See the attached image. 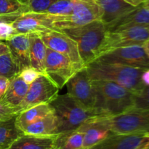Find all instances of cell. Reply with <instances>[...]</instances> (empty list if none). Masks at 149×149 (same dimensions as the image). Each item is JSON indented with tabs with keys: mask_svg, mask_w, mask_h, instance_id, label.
Returning <instances> with one entry per match:
<instances>
[{
	"mask_svg": "<svg viewBox=\"0 0 149 149\" xmlns=\"http://www.w3.org/2000/svg\"><path fill=\"white\" fill-rule=\"evenodd\" d=\"M142 46H143V47L144 50H145L147 56H148L149 58V39L148 41H146V42L145 43L142 45Z\"/></svg>",
	"mask_w": 149,
	"mask_h": 149,
	"instance_id": "obj_38",
	"label": "cell"
},
{
	"mask_svg": "<svg viewBox=\"0 0 149 149\" xmlns=\"http://www.w3.org/2000/svg\"><path fill=\"white\" fill-rule=\"evenodd\" d=\"M149 143V132L113 133L90 149H140Z\"/></svg>",
	"mask_w": 149,
	"mask_h": 149,
	"instance_id": "obj_14",
	"label": "cell"
},
{
	"mask_svg": "<svg viewBox=\"0 0 149 149\" xmlns=\"http://www.w3.org/2000/svg\"><path fill=\"white\" fill-rule=\"evenodd\" d=\"M134 108L149 109V86H145L141 91L135 94Z\"/></svg>",
	"mask_w": 149,
	"mask_h": 149,
	"instance_id": "obj_30",
	"label": "cell"
},
{
	"mask_svg": "<svg viewBox=\"0 0 149 149\" xmlns=\"http://www.w3.org/2000/svg\"><path fill=\"white\" fill-rule=\"evenodd\" d=\"M61 31L77 42L80 56L86 67L98 57L108 28L102 21L96 20L84 26L63 29Z\"/></svg>",
	"mask_w": 149,
	"mask_h": 149,
	"instance_id": "obj_3",
	"label": "cell"
},
{
	"mask_svg": "<svg viewBox=\"0 0 149 149\" xmlns=\"http://www.w3.org/2000/svg\"><path fill=\"white\" fill-rule=\"evenodd\" d=\"M142 4L143 7H145L146 8L149 10V0H143Z\"/></svg>",
	"mask_w": 149,
	"mask_h": 149,
	"instance_id": "obj_39",
	"label": "cell"
},
{
	"mask_svg": "<svg viewBox=\"0 0 149 149\" xmlns=\"http://www.w3.org/2000/svg\"><path fill=\"white\" fill-rule=\"evenodd\" d=\"M73 10L72 0H56L45 13L58 16H68Z\"/></svg>",
	"mask_w": 149,
	"mask_h": 149,
	"instance_id": "obj_27",
	"label": "cell"
},
{
	"mask_svg": "<svg viewBox=\"0 0 149 149\" xmlns=\"http://www.w3.org/2000/svg\"><path fill=\"white\" fill-rule=\"evenodd\" d=\"M24 7V13H45L56 0H19Z\"/></svg>",
	"mask_w": 149,
	"mask_h": 149,
	"instance_id": "obj_28",
	"label": "cell"
},
{
	"mask_svg": "<svg viewBox=\"0 0 149 149\" xmlns=\"http://www.w3.org/2000/svg\"><path fill=\"white\" fill-rule=\"evenodd\" d=\"M77 130L84 133L83 147L89 148L113 134L100 120L99 116H94L87 120Z\"/></svg>",
	"mask_w": 149,
	"mask_h": 149,
	"instance_id": "obj_16",
	"label": "cell"
},
{
	"mask_svg": "<svg viewBox=\"0 0 149 149\" xmlns=\"http://www.w3.org/2000/svg\"><path fill=\"white\" fill-rule=\"evenodd\" d=\"M10 79L4 77H0V102L7 92L8 86L10 84Z\"/></svg>",
	"mask_w": 149,
	"mask_h": 149,
	"instance_id": "obj_34",
	"label": "cell"
},
{
	"mask_svg": "<svg viewBox=\"0 0 149 149\" xmlns=\"http://www.w3.org/2000/svg\"><path fill=\"white\" fill-rule=\"evenodd\" d=\"M123 1L132 7H138L142 4L143 0H123Z\"/></svg>",
	"mask_w": 149,
	"mask_h": 149,
	"instance_id": "obj_37",
	"label": "cell"
},
{
	"mask_svg": "<svg viewBox=\"0 0 149 149\" xmlns=\"http://www.w3.org/2000/svg\"><path fill=\"white\" fill-rule=\"evenodd\" d=\"M99 118L113 133L149 132V109L132 108L119 114L100 115Z\"/></svg>",
	"mask_w": 149,
	"mask_h": 149,
	"instance_id": "obj_5",
	"label": "cell"
},
{
	"mask_svg": "<svg viewBox=\"0 0 149 149\" xmlns=\"http://www.w3.org/2000/svg\"><path fill=\"white\" fill-rule=\"evenodd\" d=\"M19 110L15 108L9 107L0 102V119H7L18 114Z\"/></svg>",
	"mask_w": 149,
	"mask_h": 149,
	"instance_id": "obj_33",
	"label": "cell"
},
{
	"mask_svg": "<svg viewBox=\"0 0 149 149\" xmlns=\"http://www.w3.org/2000/svg\"><path fill=\"white\" fill-rule=\"evenodd\" d=\"M0 149H2V148H0Z\"/></svg>",
	"mask_w": 149,
	"mask_h": 149,
	"instance_id": "obj_42",
	"label": "cell"
},
{
	"mask_svg": "<svg viewBox=\"0 0 149 149\" xmlns=\"http://www.w3.org/2000/svg\"><path fill=\"white\" fill-rule=\"evenodd\" d=\"M56 135L38 136L22 134L7 149H55Z\"/></svg>",
	"mask_w": 149,
	"mask_h": 149,
	"instance_id": "obj_19",
	"label": "cell"
},
{
	"mask_svg": "<svg viewBox=\"0 0 149 149\" xmlns=\"http://www.w3.org/2000/svg\"><path fill=\"white\" fill-rule=\"evenodd\" d=\"M52 111L49 103H41L20 111L15 117V124L23 132L31 124L42 119Z\"/></svg>",
	"mask_w": 149,
	"mask_h": 149,
	"instance_id": "obj_22",
	"label": "cell"
},
{
	"mask_svg": "<svg viewBox=\"0 0 149 149\" xmlns=\"http://www.w3.org/2000/svg\"><path fill=\"white\" fill-rule=\"evenodd\" d=\"M17 34L11 24L0 22V41H6L12 36Z\"/></svg>",
	"mask_w": 149,
	"mask_h": 149,
	"instance_id": "obj_32",
	"label": "cell"
},
{
	"mask_svg": "<svg viewBox=\"0 0 149 149\" xmlns=\"http://www.w3.org/2000/svg\"><path fill=\"white\" fill-rule=\"evenodd\" d=\"M92 80H105L119 84L134 94L145 87L141 80L144 70L117 63L94 61L86 66Z\"/></svg>",
	"mask_w": 149,
	"mask_h": 149,
	"instance_id": "obj_2",
	"label": "cell"
},
{
	"mask_svg": "<svg viewBox=\"0 0 149 149\" xmlns=\"http://www.w3.org/2000/svg\"><path fill=\"white\" fill-rule=\"evenodd\" d=\"M29 87V84H26L17 74L10 79L8 88L1 103L19 110V107L26 97Z\"/></svg>",
	"mask_w": 149,
	"mask_h": 149,
	"instance_id": "obj_18",
	"label": "cell"
},
{
	"mask_svg": "<svg viewBox=\"0 0 149 149\" xmlns=\"http://www.w3.org/2000/svg\"><path fill=\"white\" fill-rule=\"evenodd\" d=\"M49 104L56 116L58 134L75 130L91 118L100 116L95 111L85 109L68 93L58 95Z\"/></svg>",
	"mask_w": 149,
	"mask_h": 149,
	"instance_id": "obj_4",
	"label": "cell"
},
{
	"mask_svg": "<svg viewBox=\"0 0 149 149\" xmlns=\"http://www.w3.org/2000/svg\"><path fill=\"white\" fill-rule=\"evenodd\" d=\"M65 85L68 90L67 93L81 106L88 110L95 111V90L85 68L80 70L73 76Z\"/></svg>",
	"mask_w": 149,
	"mask_h": 149,
	"instance_id": "obj_10",
	"label": "cell"
},
{
	"mask_svg": "<svg viewBox=\"0 0 149 149\" xmlns=\"http://www.w3.org/2000/svg\"><path fill=\"white\" fill-rule=\"evenodd\" d=\"M20 71L10 52L0 55V77L11 79Z\"/></svg>",
	"mask_w": 149,
	"mask_h": 149,
	"instance_id": "obj_26",
	"label": "cell"
},
{
	"mask_svg": "<svg viewBox=\"0 0 149 149\" xmlns=\"http://www.w3.org/2000/svg\"><path fill=\"white\" fill-rule=\"evenodd\" d=\"M96 94L95 111L100 115L114 116L134 108L135 94L116 83L92 80Z\"/></svg>",
	"mask_w": 149,
	"mask_h": 149,
	"instance_id": "obj_1",
	"label": "cell"
},
{
	"mask_svg": "<svg viewBox=\"0 0 149 149\" xmlns=\"http://www.w3.org/2000/svg\"><path fill=\"white\" fill-rule=\"evenodd\" d=\"M16 33H41L55 30L53 15L47 13H24L11 23Z\"/></svg>",
	"mask_w": 149,
	"mask_h": 149,
	"instance_id": "obj_13",
	"label": "cell"
},
{
	"mask_svg": "<svg viewBox=\"0 0 149 149\" xmlns=\"http://www.w3.org/2000/svg\"><path fill=\"white\" fill-rule=\"evenodd\" d=\"M10 53L17 64L19 71L31 66L29 33H17L5 41ZM20 73V72H19Z\"/></svg>",
	"mask_w": 149,
	"mask_h": 149,
	"instance_id": "obj_15",
	"label": "cell"
},
{
	"mask_svg": "<svg viewBox=\"0 0 149 149\" xmlns=\"http://www.w3.org/2000/svg\"><path fill=\"white\" fill-rule=\"evenodd\" d=\"M8 52H10V50H9L7 44L5 42H2V41H0V55L8 53Z\"/></svg>",
	"mask_w": 149,
	"mask_h": 149,
	"instance_id": "obj_36",
	"label": "cell"
},
{
	"mask_svg": "<svg viewBox=\"0 0 149 149\" xmlns=\"http://www.w3.org/2000/svg\"><path fill=\"white\" fill-rule=\"evenodd\" d=\"M73 10L68 16L55 15V31L88 24L102 18V10L93 0H72Z\"/></svg>",
	"mask_w": 149,
	"mask_h": 149,
	"instance_id": "obj_7",
	"label": "cell"
},
{
	"mask_svg": "<svg viewBox=\"0 0 149 149\" xmlns=\"http://www.w3.org/2000/svg\"><path fill=\"white\" fill-rule=\"evenodd\" d=\"M25 135L49 136L58 134V123L53 110L42 119L31 124L23 131Z\"/></svg>",
	"mask_w": 149,
	"mask_h": 149,
	"instance_id": "obj_23",
	"label": "cell"
},
{
	"mask_svg": "<svg viewBox=\"0 0 149 149\" xmlns=\"http://www.w3.org/2000/svg\"><path fill=\"white\" fill-rule=\"evenodd\" d=\"M40 74V73L38 72L36 69L32 68L31 66H29L21 70L18 74V75L26 84L30 85L31 83H33L39 77Z\"/></svg>",
	"mask_w": 149,
	"mask_h": 149,
	"instance_id": "obj_31",
	"label": "cell"
},
{
	"mask_svg": "<svg viewBox=\"0 0 149 149\" xmlns=\"http://www.w3.org/2000/svg\"><path fill=\"white\" fill-rule=\"evenodd\" d=\"M0 120H1V119H0Z\"/></svg>",
	"mask_w": 149,
	"mask_h": 149,
	"instance_id": "obj_43",
	"label": "cell"
},
{
	"mask_svg": "<svg viewBox=\"0 0 149 149\" xmlns=\"http://www.w3.org/2000/svg\"><path fill=\"white\" fill-rule=\"evenodd\" d=\"M47 47L62 54L81 68H86L80 56L77 43L61 31L49 30L39 33Z\"/></svg>",
	"mask_w": 149,
	"mask_h": 149,
	"instance_id": "obj_12",
	"label": "cell"
},
{
	"mask_svg": "<svg viewBox=\"0 0 149 149\" xmlns=\"http://www.w3.org/2000/svg\"><path fill=\"white\" fill-rule=\"evenodd\" d=\"M24 13V7L19 0H0V15Z\"/></svg>",
	"mask_w": 149,
	"mask_h": 149,
	"instance_id": "obj_29",
	"label": "cell"
},
{
	"mask_svg": "<svg viewBox=\"0 0 149 149\" xmlns=\"http://www.w3.org/2000/svg\"><path fill=\"white\" fill-rule=\"evenodd\" d=\"M148 39L149 24L130 25L111 31H108L100 47L98 57L105 52L118 47L132 45L142 46Z\"/></svg>",
	"mask_w": 149,
	"mask_h": 149,
	"instance_id": "obj_6",
	"label": "cell"
},
{
	"mask_svg": "<svg viewBox=\"0 0 149 149\" xmlns=\"http://www.w3.org/2000/svg\"><path fill=\"white\" fill-rule=\"evenodd\" d=\"M141 80L145 86H149V68L145 69L141 75Z\"/></svg>",
	"mask_w": 149,
	"mask_h": 149,
	"instance_id": "obj_35",
	"label": "cell"
},
{
	"mask_svg": "<svg viewBox=\"0 0 149 149\" xmlns=\"http://www.w3.org/2000/svg\"><path fill=\"white\" fill-rule=\"evenodd\" d=\"M30 42L31 66L42 74H45V59H46L47 47L39 36V33H29Z\"/></svg>",
	"mask_w": 149,
	"mask_h": 149,
	"instance_id": "obj_20",
	"label": "cell"
},
{
	"mask_svg": "<svg viewBox=\"0 0 149 149\" xmlns=\"http://www.w3.org/2000/svg\"><path fill=\"white\" fill-rule=\"evenodd\" d=\"M59 90L46 75L41 74L29 85L26 97L19 107V113L36 105L50 103L58 95Z\"/></svg>",
	"mask_w": 149,
	"mask_h": 149,
	"instance_id": "obj_11",
	"label": "cell"
},
{
	"mask_svg": "<svg viewBox=\"0 0 149 149\" xmlns=\"http://www.w3.org/2000/svg\"><path fill=\"white\" fill-rule=\"evenodd\" d=\"M102 10L101 21L106 26L133 10L123 0H93Z\"/></svg>",
	"mask_w": 149,
	"mask_h": 149,
	"instance_id": "obj_17",
	"label": "cell"
},
{
	"mask_svg": "<svg viewBox=\"0 0 149 149\" xmlns=\"http://www.w3.org/2000/svg\"><path fill=\"white\" fill-rule=\"evenodd\" d=\"M16 116L0 120V148L2 149L8 148L15 141L23 134L16 125Z\"/></svg>",
	"mask_w": 149,
	"mask_h": 149,
	"instance_id": "obj_24",
	"label": "cell"
},
{
	"mask_svg": "<svg viewBox=\"0 0 149 149\" xmlns=\"http://www.w3.org/2000/svg\"><path fill=\"white\" fill-rule=\"evenodd\" d=\"M79 149H90L89 148H85V147H81V148H79Z\"/></svg>",
	"mask_w": 149,
	"mask_h": 149,
	"instance_id": "obj_41",
	"label": "cell"
},
{
	"mask_svg": "<svg viewBox=\"0 0 149 149\" xmlns=\"http://www.w3.org/2000/svg\"><path fill=\"white\" fill-rule=\"evenodd\" d=\"M84 133L78 130L57 134L55 149H79L83 147Z\"/></svg>",
	"mask_w": 149,
	"mask_h": 149,
	"instance_id": "obj_25",
	"label": "cell"
},
{
	"mask_svg": "<svg viewBox=\"0 0 149 149\" xmlns=\"http://www.w3.org/2000/svg\"><path fill=\"white\" fill-rule=\"evenodd\" d=\"M140 149H149V143H147L146 145H145L144 146H143L142 148H141Z\"/></svg>",
	"mask_w": 149,
	"mask_h": 149,
	"instance_id": "obj_40",
	"label": "cell"
},
{
	"mask_svg": "<svg viewBox=\"0 0 149 149\" xmlns=\"http://www.w3.org/2000/svg\"><path fill=\"white\" fill-rule=\"evenodd\" d=\"M95 61L121 64L143 70L149 68V58L141 45L122 47L111 49Z\"/></svg>",
	"mask_w": 149,
	"mask_h": 149,
	"instance_id": "obj_9",
	"label": "cell"
},
{
	"mask_svg": "<svg viewBox=\"0 0 149 149\" xmlns=\"http://www.w3.org/2000/svg\"><path fill=\"white\" fill-rule=\"evenodd\" d=\"M83 68L62 54L47 47L45 74L59 89L63 87L73 76Z\"/></svg>",
	"mask_w": 149,
	"mask_h": 149,
	"instance_id": "obj_8",
	"label": "cell"
},
{
	"mask_svg": "<svg viewBox=\"0 0 149 149\" xmlns=\"http://www.w3.org/2000/svg\"><path fill=\"white\" fill-rule=\"evenodd\" d=\"M135 24H149V10L142 4L106 26L108 31H111L119 28Z\"/></svg>",
	"mask_w": 149,
	"mask_h": 149,
	"instance_id": "obj_21",
	"label": "cell"
}]
</instances>
